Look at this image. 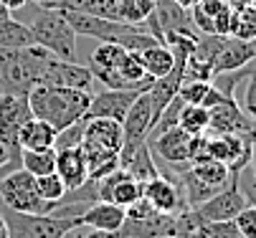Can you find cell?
<instances>
[{
	"mask_svg": "<svg viewBox=\"0 0 256 238\" xmlns=\"http://www.w3.org/2000/svg\"><path fill=\"white\" fill-rule=\"evenodd\" d=\"M30 3H38L41 5V3H46V0H30Z\"/></svg>",
	"mask_w": 256,
	"mask_h": 238,
	"instance_id": "7bdbcfd3",
	"label": "cell"
},
{
	"mask_svg": "<svg viewBox=\"0 0 256 238\" xmlns=\"http://www.w3.org/2000/svg\"><path fill=\"white\" fill-rule=\"evenodd\" d=\"M238 233L244 238H256V206H246L236 218H234Z\"/></svg>",
	"mask_w": 256,
	"mask_h": 238,
	"instance_id": "e575fe53",
	"label": "cell"
},
{
	"mask_svg": "<svg viewBox=\"0 0 256 238\" xmlns=\"http://www.w3.org/2000/svg\"><path fill=\"white\" fill-rule=\"evenodd\" d=\"M20 167L33 178H44L56 173V150H23Z\"/></svg>",
	"mask_w": 256,
	"mask_h": 238,
	"instance_id": "4316f807",
	"label": "cell"
},
{
	"mask_svg": "<svg viewBox=\"0 0 256 238\" xmlns=\"http://www.w3.org/2000/svg\"><path fill=\"white\" fill-rule=\"evenodd\" d=\"M0 206L16 213H48V203L38 193V183L26 170L0 175Z\"/></svg>",
	"mask_w": 256,
	"mask_h": 238,
	"instance_id": "52a82bcc",
	"label": "cell"
},
{
	"mask_svg": "<svg viewBox=\"0 0 256 238\" xmlns=\"http://www.w3.org/2000/svg\"><path fill=\"white\" fill-rule=\"evenodd\" d=\"M56 175L64 180V185L68 190H76L89 180V170H86L82 145L71 147V150H56Z\"/></svg>",
	"mask_w": 256,
	"mask_h": 238,
	"instance_id": "e0dca14e",
	"label": "cell"
},
{
	"mask_svg": "<svg viewBox=\"0 0 256 238\" xmlns=\"http://www.w3.org/2000/svg\"><path fill=\"white\" fill-rule=\"evenodd\" d=\"M0 238H8V226H6V218H3V208H0Z\"/></svg>",
	"mask_w": 256,
	"mask_h": 238,
	"instance_id": "ab89813d",
	"label": "cell"
},
{
	"mask_svg": "<svg viewBox=\"0 0 256 238\" xmlns=\"http://www.w3.org/2000/svg\"><path fill=\"white\" fill-rule=\"evenodd\" d=\"M8 165V152H6V147L3 145H0V170H3Z\"/></svg>",
	"mask_w": 256,
	"mask_h": 238,
	"instance_id": "60d3db41",
	"label": "cell"
},
{
	"mask_svg": "<svg viewBox=\"0 0 256 238\" xmlns=\"http://www.w3.org/2000/svg\"><path fill=\"white\" fill-rule=\"evenodd\" d=\"M140 63H142V69L148 76L152 79H162L172 71V66H175V56L172 51L165 46V43H158V46H150V48H144L137 53Z\"/></svg>",
	"mask_w": 256,
	"mask_h": 238,
	"instance_id": "d4e9b609",
	"label": "cell"
},
{
	"mask_svg": "<svg viewBox=\"0 0 256 238\" xmlns=\"http://www.w3.org/2000/svg\"><path fill=\"white\" fill-rule=\"evenodd\" d=\"M251 167H254V183H256V145L251 150Z\"/></svg>",
	"mask_w": 256,
	"mask_h": 238,
	"instance_id": "b9f144b4",
	"label": "cell"
},
{
	"mask_svg": "<svg viewBox=\"0 0 256 238\" xmlns=\"http://www.w3.org/2000/svg\"><path fill=\"white\" fill-rule=\"evenodd\" d=\"M190 238H244L236 228L234 221H224V223H200Z\"/></svg>",
	"mask_w": 256,
	"mask_h": 238,
	"instance_id": "1f68e13d",
	"label": "cell"
},
{
	"mask_svg": "<svg viewBox=\"0 0 256 238\" xmlns=\"http://www.w3.org/2000/svg\"><path fill=\"white\" fill-rule=\"evenodd\" d=\"M64 238H74V236H71V233H68V236H64Z\"/></svg>",
	"mask_w": 256,
	"mask_h": 238,
	"instance_id": "f6af8a7d",
	"label": "cell"
},
{
	"mask_svg": "<svg viewBox=\"0 0 256 238\" xmlns=\"http://www.w3.org/2000/svg\"><path fill=\"white\" fill-rule=\"evenodd\" d=\"M46 86H61V89H76V91H89L94 89V76L86 66L76 63V61H61V58H51L48 69L44 74Z\"/></svg>",
	"mask_w": 256,
	"mask_h": 238,
	"instance_id": "5bb4252c",
	"label": "cell"
},
{
	"mask_svg": "<svg viewBox=\"0 0 256 238\" xmlns=\"http://www.w3.org/2000/svg\"><path fill=\"white\" fill-rule=\"evenodd\" d=\"M82 152H84V160H86V170H89V178L92 180H102L106 178L109 173L120 170V152H112V150H104L89 140L82 142Z\"/></svg>",
	"mask_w": 256,
	"mask_h": 238,
	"instance_id": "44dd1931",
	"label": "cell"
},
{
	"mask_svg": "<svg viewBox=\"0 0 256 238\" xmlns=\"http://www.w3.org/2000/svg\"><path fill=\"white\" fill-rule=\"evenodd\" d=\"M30 0H0V5H3L8 13H16V10H23Z\"/></svg>",
	"mask_w": 256,
	"mask_h": 238,
	"instance_id": "74e56055",
	"label": "cell"
},
{
	"mask_svg": "<svg viewBox=\"0 0 256 238\" xmlns=\"http://www.w3.org/2000/svg\"><path fill=\"white\" fill-rule=\"evenodd\" d=\"M74 238H112V233H104V231H94V228H86V226H79L71 231Z\"/></svg>",
	"mask_w": 256,
	"mask_h": 238,
	"instance_id": "8d00e7d4",
	"label": "cell"
},
{
	"mask_svg": "<svg viewBox=\"0 0 256 238\" xmlns=\"http://www.w3.org/2000/svg\"><path fill=\"white\" fill-rule=\"evenodd\" d=\"M127 213L124 208L114 206V203H104V200H96L94 206H89L84 211V216L79 218L82 226L86 228H94V231H104V233H117L124 223Z\"/></svg>",
	"mask_w": 256,
	"mask_h": 238,
	"instance_id": "ac0fdd59",
	"label": "cell"
},
{
	"mask_svg": "<svg viewBox=\"0 0 256 238\" xmlns=\"http://www.w3.org/2000/svg\"><path fill=\"white\" fill-rule=\"evenodd\" d=\"M162 238H182V236H162Z\"/></svg>",
	"mask_w": 256,
	"mask_h": 238,
	"instance_id": "ee69618b",
	"label": "cell"
},
{
	"mask_svg": "<svg viewBox=\"0 0 256 238\" xmlns=\"http://www.w3.org/2000/svg\"><path fill=\"white\" fill-rule=\"evenodd\" d=\"M120 167H122V170H127V173H130L134 180H140V183H148V180H152V178H158V175H160V173H158L155 155H152V150H150V145H148V142L140 145V147L132 152V157H130V160H124Z\"/></svg>",
	"mask_w": 256,
	"mask_h": 238,
	"instance_id": "484cf974",
	"label": "cell"
},
{
	"mask_svg": "<svg viewBox=\"0 0 256 238\" xmlns=\"http://www.w3.org/2000/svg\"><path fill=\"white\" fill-rule=\"evenodd\" d=\"M241 109L256 122V74L248 76V84H246V91H244V104Z\"/></svg>",
	"mask_w": 256,
	"mask_h": 238,
	"instance_id": "d590c367",
	"label": "cell"
},
{
	"mask_svg": "<svg viewBox=\"0 0 256 238\" xmlns=\"http://www.w3.org/2000/svg\"><path fill=\"white\" fill-rule=\"evenodd\" d=\"M28 96H13V94H0V145L8 152V165L0 170V175H8L13 170H20V145H18V132L30 119Z\"/></svg>",
	"mask_w": 256,
	"mask_h": 238,
	"instance_id": "5b68a950",
	"label": "cell"
},
{
	"mask_svg": "<svg viewBox=\"0 0 256 238\" xmlns=\"http://www.w3.org/2000/svg\"><path fill=\"white\" fill-rule=\"evenodd\" d=\"M96 195L104 203H114L120 208H130L132 203L142 198V183L134 180L127 170H114L106 178L96 180Z\"/></svg>",
	"mask_w": 256,
	"mask_h": 238,
	"instance_id": "4fadbf2b",
	"label": "cell"
},
{
	"mask_svg": "<svg viewBox=\"0 0 256 238\" xmlns=\"http://www.w3.org/2000/svg\"><path fill=\"white\" fill-rule=\"evenodd\" d=\"M208 122H210V114H208L206 107L182 104V109H180V114H178V127H180L182 132L193 134V137L208 132Z\"/></svg>",
	"mask_w": 256,
	"mask_h": 238,
	"instance_id": "f546056e",
	"label": "cell"
},
{
	"mask_svg": "<svg viewBox=\"0 0 256 238\" xmlns=\"http://www.w3.org/2000/svg\"><path fill=\"white\" fill-rule=\"evenodd\" d=\"M3 218L8 226V238H64L82 226L79 218H61L54 213H16L8 208H3Z\"/></svg>",
	"mask_w": 256,
	"mask_h": 238,
	"instance_id": "277c9868",
	"label": "cell"
},
{
	"mask_svg": "<svg viewBox=\"0 0 256 238\" xmlns=\"http://www.w3.org/2000/svg\"><path fill=\"white\" fill-rule=\"evenodd\" d=\"M51 58L46 48L36 43L26 48H0V94L28 96L44 81Z\"/></svg>",
	"mask_w": 256,
	"mask_h": 238,
	"instance_id": "7a4b0ae2",
	"label": "cell"
},
{
	"mask_svg": "<svg viewBox=\"0 0 256 238\" xmlns=\"http://www.w3.org/2000/svg\"><path fill=\"white\" fill-rule=\"evenodd\" d=\"M26 25L30 28L33 43L46 48L51 56L61 58V61H76V33L64 18L61 10L56 8H44L36 3L30 20H26Z\"/></svg>",
	"mask_w": 256,
	"mask_h": 238,
	"instance_id": "3957f363",
	"label": "cell"
},
{
	"mask_svg": "<svg viewBox=\"0 0 256 238\" xmlns=\"http://www.w3.org/2000/svg\"><path fill=\"white\" fill-rule=\"evenodd\" d=\"M84 127H86V117L74 122L71 127L61 129L56 134V142H54V150H71V147H79L84 142Z\"/></svg>",
	"mask_w": 256,
	"mask_h": 238,
	"instance_id": "836d02e7",
	"label": "cell"
},
{
	"mask_svg": "<svg viewBox=\"0 0 256 238\" xmlns=\"http://www.w3.org/2000/svg\"><path fill=\"white\" fill-rule=\"evenodd\" d=\"M124 53H127V51H124L122 46H117V43H99V46L92 51L89 66H86V69L92 71V76H94V81L104 84L109 76L114 74L117 63L122 61Z\"/></svg>",
	"mask_w": 256,
	"mask_h": 238,
	"instance_id": "ffe728a7",
	"label": "cell"
},
{
	"mask_svg": "<svg viewBox=\"0 0 256 238\" xmlns=\"http://www.w3.org/2000/svg\"><path fill=\"white\" fill-rule=\"evenodd\" d=\"M155 160L165 165H190L200 157H206V134H193L182 132L180 127H170L155 137L148 140Z\"/></svg>",
	"mask_w": 256,
	"mask_h": 238,
	"instance_id": "8992f818",
	"label": "cell"
},
{
	"mask_svg": "<svg viewBox=\"0 0 256 238\" xmlns=\"http://www.w3.org/2000/svg\"><path fill=\"white\" fill-rule=\"evenodd\" d=\"M172 3H178L180 8H186V10H190L193 5H198V3H203V0H172Z\"/></svg>",
	"mask_w": 256,
	"mask_h": 238,
	"instance_id": "f35d334b",
	"label": "cell"
},
{
	"mask_svg": "<svg viewBox=\"0 0 256 238\" xmlns=\"http://www.w3.org/2000/svg\"><path fill=\"white\" fill-rule=\"evenodd\" d=\"M246 206H251V203L238 188V175H234V180L221 193H216L213 198H208L206 203L190 211L198 223H224V221H234Z\"/></svg>",
	"mask_w": 256,
	"mask_h": 238,
	"instance_id": "9c48e42d",
	"label": "cell"
},
{
	"mask_svg": "<svg viewBox=\"0 0 256 238\" xmlns=\"http://www.w3.org/2000/svg\"><path fill=\"white\" fill-rule=\"evenodd\" d=\"M254 61H256V41H238V38L226 36L213 58V76L238 71Z\"/></svg>",
	"mask_w": 256,
	"mask_h": 238,
	"instance_id": "2e32d148",
	"label": "cell"
},
{
	"mask_svg": "<svg viewBox=\"0 0 256 238\" xmlns=\"http://www.w3.org/2000/svg\"><path fill=\"white\" fill-rule=\"evenodd\" d=\"M210 89V81H193V79H182L180 89H178V99H182L186 104L193 107H203V99Z\"/></svg>",
	"mask_w": 256,
	"mask_h": 238,
	"instance_id": "d6a6232c",
	"label": "cell"
},
{
	"mask_svg": "<svg viewBox=\"0 0 256 238\" xmlns=\"http://www.w3.org/2000/svg\"><path fill=\"white\" fill-rule=\"evenodd\" d=\"M155 127V109H152V101L148 96V91H142L137 99H134V104L130 107L124 122H122V134H124V140H122V150H120V165L124 160L132 157V152L148 142L150 137V132Z\"/></svg>",
	"mask_w": 256,
	"mask_h": 238,
	"instance_id": "ba28073f",
	"label": "cell"
},
{
	"mask_svg": "<svg viewBox=\"0 0 256 238\" xmlns=\"http://www.w3.org/2000/svg\"><path fill=\"white\" fill-rule=\"evenodd\" d=\"M36 183H38V193H41V198L48 203V213L54 211L56 203H58V200L68 193V188L64 185V180H61L56 173L44 175V178H36Z\"/></svg>",
	"mask_w": 256,
	"mask_h": 238,
	"instance_id": "4dcf8cb0",
	"label": "cell"
},
{
	"mask_svg": "<svg viewBox=\"0 0 256 238\" xmlns=\"http://www.w3.org/2000/svg\"><path fill=\"white\" fill-rule=\"evenodd\" d=\"M210 122L206 134H238L256 142V122L238 107L236 99H224L208 109Z\"/></svg>",
	"mask_w": 256,
	"mask_h": 238,
	"instance_id": "30bf717a",
	"label": "cell"
},
{
	"mask_svg": "<svg viewBox=\"0 0 256 238\" xmlns=\"http://www.w3.org/2000/svg\"><path fill=\"white\" fill-rule=\"evenodd\" d=\"M140 94V89H102L99 94H92L86 119H114L122 124Z\"/></svg>",
	"mask_w": 256,
	"mask_h": 238,
	"instance_id": "8fae6325",
	"label": "cell"
},
{
	"mask_svg": "<svg viewBox=\"0 0 256 238\" xmlns=\"http://www.w3.org/2000/svg\"><path fill=\"white\" fill-rule=\"evenodd\" d=\"M26 46H33L30 28L3 8L0 10V48H26Z\"/></svg>",
	"mask_w": 256,
	"mask_h": 238,
	"instance_id": "cb8c5ba5",
	"label": "cell"
},
{
	"mask_svg": "<svg viewBox=\"0 0 256 238\" xmlns=\"http://www.w3.org/2000/svg\"><path fill=\"white\" fill-rule=\"evenodd\" d=\"M56 134L58 132L51 124L30 117L18 132V145H20V150H54Z\"/></svg>",
	"mask_w": 256,
	"mask_h": 238,
	"instance_id": "603a6c76",
	"label": "cell"
},
{
	"mask_svg": "<svg viewBox=\"0 0 256 238\" xmlns=\"http://www.w3.org/2000/svg\"><path fill=\"white\" fill-rule=\"evenodd\" d=\"M0 10H3V5H0Z\"/></svg>",
	"mask_w": 256,
	"mask_h": 238,
	"instance_id": "bcb514c9",
	"label": "cell"
},
{
	"mask_svg": "<svg viewBox=\"0 0 256 238\" xmlns=\"http://www.w3.org/2000/svg\"><path fill=\"white\" fill-rule=\"evenodd\" d=\"M155 13V0H120L117 20L124 25H142Z\"/></svg>",
	"mask_w": 256,
	"mask_h": 238,
	"instance_id": "f1b7e54d",
	"label": "cell"
},
{
	"mask_svg": "<svg viewBox=\"0 0 256 238\" xmlns=\"http://www.w3.org/2000/svg\"><path fill=\"white\" fill-rule=\"evenodd\" d=\"M84 140L104 147V150H112V152H120L122 150V124L114 122V119H86V127H84Z\"/></svg>",
	"mask_w": 256,
	"mask_h": 238,
	"instance_id": "d6986e66",
	"label": "cell"
},
{
	"mask_svg": "<svg viewBox=\"0 0 256 238\" xmlns=\"http://www.w3.org/2000/svg\"><path fill=\"white\" fill-rule=\"evenodd\" d=\"M41 5L56 8V10H79V13H89V15H96V18L117 20L120 0H48V3H41Z\"/></svg>",
	"mask_w": 256,
	"mask_h": 238,
	"instance_id": "7402d4cb",
	"label": "cell"
},
{
	"mask_svg": "<svg viewBox=\"0 0 256 238\" xmlns=\"http://www.w3.org/2000/svg\"><path fill=\"white\" fill-rule=\"evenodd\" d=\"M89 104H92V94L76 91V89L38 84L28 94V107H30L33 119H41V122L51 124L56 132L84 119L89 112Z\"/></svg>",
	"mask_w": 256,
	"mask_h": 238,
	"instance_id": "6da1fadb",
	"label": "cell"
},
{
	"mask_svg": "<svg viewBox=\"0 0 256 238\" xmlns=\"http://www.w3.org/2000/svg\"><path fill=\"white\" fill-rule=\"evenodd\" d=\"M142 198L148 200L150 208L158 211V213H182V211H190L186 206V198H182L180 188L172 180L162 178V175H158V178H152L148 183H142Z\"/></svg>",
	"mask_w": 256,
	"mask_h": 238,
	"instance_id": "9a60e30c",
	"label": "cell"
},
{
	"mask_svg": "<svg viewBox=\"0 0 256 238\" xmlns=\"http://www.w3.org/2000/svg\"><path fill=\"white\" fill-rule=\"evenodd\" d=\"M228 36L238 41H256V5L254 3L244 8H234Z\"/></svg>",
	"mask_w": 256,
	"mask_h": 238,
	"instance_id": "83f0119b",
	"label": "cell"
},
{
	"mask_svg": "<svg viewBox=\"0 0 256 238\" xmlns=\"http://www.w3.org/2000/svg\"><path fill=\"white\" fill-rule=\"evenodd\" d=\"M66 23L74 28L76 36H86V38H96L102 43H117L120 36L134 25H124V23H117V20H106V18H96V15H89V13H79V10H61Z\"/></svg>",
	"mask_w": 256,
	"mask_h": 238,
	"instance_id": "7c38bea8",
	"label": "cell"
}]
</instances>
